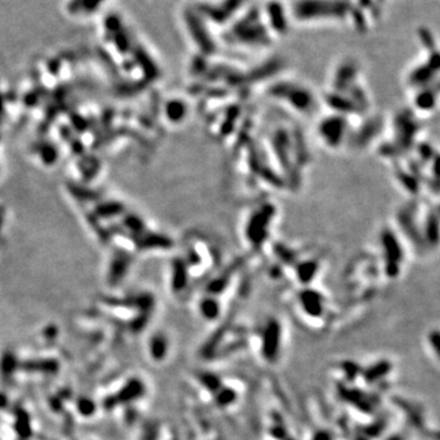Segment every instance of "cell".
<instances>
[{
    "mask_svg": "<svg viewBox=\"0 0 440 440\" xmlns=\"http://www.w3.org/2000/svg\"><path fill=\"white\" fill-rule=\"evenodd\" d=\"M201 311L202 314L207 318H215L219 313V306L218 302H215L214 300L207 298V300H203L201 303Z\"/></svg>",
    "mask_w": 440,
    "mask_h": 440,
    "instance_id": "10",
    "label": "cell"
},
{
    "mask_svg": "<svg viewBox=\"0 0 440 440\" xmlns=\"http://www.w3.org/2000/svg\"><path fill=\"white\" fill-rule=\"evenodd\" d=\"M268 215H270V213H267L266 210L258 211V213L253 214V218L250 220V223H248L247 236L248 240H250L251 242H253V244L256 245L261 244V241L263 240V236H262V233H263V231L267 235L268 224H269V219H270V216Z\"/></svg>",
    "mask_w": 440,
    "mask_h": 440,
    "instance_id": "4",
    "label": "cell"
},
{
    "mask_svg": "<svg viewBox=\"0 0 440 440\" xmlns=\"http://www.w3.org/2000/svg\"><path fill=\"white\" fill-rule=\"evenodd\" d=\"M20 363L13 351H5L0 358V373L4 379H10L18 371Z\"/></svg>",
    "mask_w": 440,
    "mask_h": 440,
    "instance_id": "6",
    "label": "cell"
},
{
    "mask_svg": "<svg viewBox=\"0 0 440 440\" xmlns=\"http://www.w3.org/2000/svg\"><path fill=\"white\" fill-rule=\"evenodd\" d=\"M151 356L156 361H162L168 352V340L163 334H156L149 344Z\"/></svg>",
    "mask_w": 440,
    "mask_h": 440,
    "instance_id": "7",
    "label": "cell"
},
{
    "mask_svg": "<svg viewBox=\"0 0 440 440\" xmlns=\"http://www.w3.org/2000/svg\"><path fill=\"white\" fill-rule=\"evenodd\" d=\"M77 410L82 414H84V416H91V414L94 413L95 406L92 402V400L82 397V399H80L77 401Z\"/></svg>",
    "mask_w": 440,
    "mask_h": 440,
    "instance_id": "11",
    "label": "cell"
},
{
    "mask_svg": "<svg viewBox=\"0 0 440 440\" xmlns=\"http://www.w3.org/2000/svg\"><path fill=\"white\" fill-rule=\"evenodd\" d=\"M344 117H329L328 119L321 120L319 125V134L321 140L332 148H337L343 142L346 134V125Z\"/></svg>",
    "mask_w": 440,
    "mask_h": 440,
    "instance_id": "3",
    "label": "cell"
},
{
    "mask_svg": "<svg viewBox=\"0 0 440 440\" xmlns=\"http://www.w3.org/2000/svg\"><path fill=\"white\" fill-rule=\"evenodd\" d=\"M15 429L19 436L26 439L31 435V422L28 414L25 412V410H18L16 413V423Z\"/></svg>",
    "mask_w": 440,
    "mask_h": 440,
    "instance_id": "8",
    "label": "cell"
},
{
    "mask_svg": "<svg viewBox=\"0 0 440 440\" xmlns=\"http://www.w3.org/2000/svg\"><path fill=\"white\" fill-rule=\"evenodd\" d=\"M275 95L281 97V99L289 103L292 109L298 110L301 113H308L314 109V99H313L311 92L304 87L289 86V84H281L278 88L273 89Z\"/></svg>",
    "mask_w": 440,
    "mask_h": 440,
    "instance_id": "1",
    "label": "cell"
},
{
    "mask_svg": "<svg viewBox=\"0 0 440 440\" xmlns=\"http://www.w3.org/2000/svg\"><path fill=\"white\" fill-rule=\"evenodd\" d=\"M145 390L146 388L142 380L134 378V379L129 380L117 394L106 397L105 401H104V406H105V408L112 410V408L117 407V406L124 405V403H130L134 401V400L142 397L143 394H145Z\"/></svg>",
    "mask_w": 440,
    "mask_h": 440,
    "instance_id": "2",
    "label": "cell"
},
{
    "mask_svg": "<svg viewBox=\"0 0 440 440\" xmlns=\"http://www.w3.org/2000/svg\"><path fill=\"white\" fill-rule=\"evenodd\" d=\"M7 405V397L3 394H0V407H4Z\"/></svg>",
    "mask_w": 440,
    "mask_h": 440,
    "instance_id": "12",
    "label": "cell"
},
{
    "mask_svg": "<svg viewBox=\"0 0 440 440\" xmlns=\"http://www.w3.org/2000/svg\"><path fill=\"white\" fill-rule=\"evenodd\" d=\"M19 368H22L28 372H36V373L53 374L56 373V371L59 369V363L55 360L27 361V362L20 365Z\"/></svg>",
    "mask_w": 440,
    "mask_h": 440,
    "instance_id": "5",
    "label": "cell"
},
{
    "mask_svg": "<svg viewBox=\"0 0 440 440\" xmlns=\"http://www.w3.org/2000/svg\"><path fill=\"white\" fill-rule=\"evenodd\" d=\"M435 103V94H433L431 91H419L416 97V105L418 109L422 110H431Z\"/></svg>",
    "mask_w": 440,
    "mask_h": 440,
    "instance_id": "9",
    "label": "cell"
}]
</instances>
